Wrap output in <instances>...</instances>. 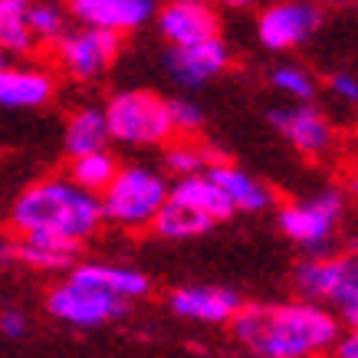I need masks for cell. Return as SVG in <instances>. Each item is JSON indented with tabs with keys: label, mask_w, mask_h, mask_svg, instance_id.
<instances>
[{
	"label": "cell",
	"mask_w": 358,
	"mask_h": 358,
	"mask_svg": "<svg viewBox=\"0 0 358 358\" xmlns=\"http://www.w3.org/2000/svg\"><path fill=\"white\" fill-rule=\"evenodd\" d=\"M230 326L253 358H315L342 336L338 315L313 299L240 306Z\"/></svg>",
	"instance_id": "obj_1"
},
{
	"label": "cell",
	"mask_w": 358,
	"mask_h": 358,
	"mask_svg": "<svg viewBox=\"0 0 358 358\" xmlns=\"http://www.w3.org/2000/svg\"><path fill=\"white\" fill-rule=\"evenodd\" d=\"M102 224L99 194L69 178H43L23 191L10 207L13 234H56L66 240H89Z\"/></svg>",
	"instance_id": "obj_2"
},
{
	"label": "cell",
	"mask_w": 358,
	"mask_h": 358,
	"mask_svg": "<svg viewBox=\"0 0 358 358\" xmlns=\"http://www.w3.org/2000/svg\"><path fill=\"white\" fill-rule=\"evenodd\" d=\"M168 178L148 164H125L115 168L112 181L99 191L102 201V220H109L122 230H145L152 227L155 214L162 210L168 197Z\"/></svg>",
	"instance_id": "obj_3"
},
{
	"label": "cell",
	"mask_w": 358,
	"mask_h": 358,
	"mask_svg": "<svg viewBox=\"0 0 358 358\" xmlns=\"http://www.w3.org/2000/svg\"><path fill=\"white\" fill-rule=\"evenodd\" d=\"M106 125L109 138L131 148H158L174 138L168 99L152 89H125L106 102Z\"/></svg>",
	"instance_id": "obj_4"
},
{
	"label": "cell",
	"mask_w": 358,
	"mask_h": 358,
	"mask_svg": "<svg viewBox=\"0 0 358 358\" xmlns=\"http://www.w3.org/2000/svg\"><path fill=\"white\" fill-rule=\"evenodd\" d=\"M348 214V197L338 187H326L315 194L293 201V204L280 207L276 224L286 237L293 240L296 247H303L306 253H326L332 247L336 234L342 230Z\"/></svg>",
	"instance_id": "obj_5"
},
{
	"label": "cell",
	"mask_w": 358,
	"mask_h": 358,
	"mask_svg": "<svg viewBox=\"0 0 358 358\" xmlns=\"http://www.w3.org/2000/svg\"><path fill=\"white\" fill-rule=\"evenodd\" d=\"M296 289L303 299L336 309L348 326L358 322V263L352 257H322L296 266Z\"/></svg>",
	"instance_id": "obj_6"
},
{
	"label": "cell",
	"mask_w": 358,
	"mask_h": 358,
	"mask_svg": "<svg viewBox=\"0 0 358 358\" xmlns=\"http://www.w3.org/2000/svg\"><path fill=\"white\" fill-rule=\"evenodd\" d=\"M53 59L69 79L76 83H96L109 73L122 53V36L112 30H99V27H66V33L56 40Z\"/></svg>",
	"instance_id": "obj_7"
},
{
	"label": "cell",
	"mask_w": 358,
	"mask_h": 358,
	"mask_svg": "<svg viewBox=\"0 0 358 358\" xmlns=\"http://www.w3.org/2000/svg\"><path fill=\"white\" fill-rule=\"evenodd\" d=\"M326 20L322 3L315 0H276L257 17V36L273 53H286L313 40Z\"/></svg>",
	"instance_id": "obj_8"
},
{
	"label": "cell",
	"mask_w": 358,
	"mask_h": 358,
	"mask_svg": "<svg viewBox=\"0 0 358 358\" xmlns=\"http://www.w3.org/2000/svg\"><path fill=\"white\" fill-rule=\"evenodd\" d=\"M46 309H50L53 319H59L66 326L96 329V326L112 322V319H122V315L129 313V303H125V299H115V296H109V293H102L96 286L66 280V282H59L56 289H50Z\"/></svg>",
	"instance_id": "obj_9"
},
{
	"label": "cell",
	"mask_w": 358,
	"mask_h": 358,
	"mask_svg": "<svg viewBox=\"0 0 358 358\" xmlns=\"http://www.w3.org/2000/svg\"><path fill=\"white\" fill-rule=\"evenodd\" d=\"M266 119L306 158H322L336 148V125L315 102L276 106V109L266 112Z\"/></svg>",
	"instance_id": "obj_10"
},
{
	"label": "cell",
	"mask_w": 358,
	"mask_h": 358,
	"mask_svg": "<svg viewBox=\"0 0 358 358\" xmlns=\"http://www.w3.org/2000/svg\"><path fill=\"white\" fill-rule=\"evenodd\" d=\"M234 63V53L224 36H210L201 43L168 46L164 50V69L181 89H204L220 73H227Z\"/></svg>",
	"instance_id": "obj_11"
},
{
	"label": "cell",
	"mask_w": 358,
	"mask_h": 358,
	"mask_svg": "<svg viewBox=\"0 0 358 358\" xmlns=\"http://www.w3.org/2000/svg\"><path fill=\"white\" fill-rule=\"evenodd\" d=\"M158 33L168 46L201 43L210 36H220V13L207 0H168L155 10Z\"/></svg>",
	"instance_id": "obj_12"
},
{
	"label": "cell",
	"mask_w": 358,
	"mask_h": 358,
	"mask_svg": "<svg viewBox=\"0 0 358 358\" xmlns=\"http://www.w3.org/2000/svg\"><path fill=\"white\" fill-rule=\"evenodd\" d=\"M69 20L125 36L155 20L158 0H66Z\"/></svg>",
	"instance_id": "obj_13"
},
{
	"label": "cell",
	"mask_w": 358,
	"mask_h": 358,
	"mask_svg": "<svg viewBox=\"0 0 358 358\" xmlns=\"http://www.w3.org/2000/svg\"><path fill=\"white\" fill-rule=\"evenodd\" d=\"M240 296L224 286H181L168 296V309L178 319L201 326H227L240 309Z\"/></svg>",
	"instance_id": "obj_14"
},
{
	"label": "cell",
	"mask_w": 358,
	"mask_h": 358,
	"mask_svg": "<svg viewBox=\"0 0 358 358\" xmlns=\"http://www.w3.org/2000/svg\"><path fill=\"white\" fill-rule=\"evenodd\" d=\"M204 174L220 187V191H224V194H227V201L234 204L237 214H263V210L276 207V191H273L266 181L253 178L250 171H243V168H237V164H230L227 158L210 162L204 168Z\"/></svg>",
	"instance_id": "obj_15"
},
{
	"label": "cell",
	"mask_w": 358,
	"mask_h": 358,
	"mask_svg": "<svg viewBox=\"0 0 358 358\" xmlns=\"http://www.w3.org/2000/svg\"><path fill=\"white\" fill-rule=\"evenodd\" d=\"M56 96V76L43 66L0 63V109H40Z\"/></svg>",
	"instance_id": "obj_16"
},
{
	"label": "cell",
	"mask_w": 358,
	"mask_h": 358,
	"mask_svg": "<svg viewBox=\"0 0 358 358\" xmlns=\"http://www.w3.org/2000/svg\"><path fill=\"white\" fill-rule=\"evenodd\" d=\"M79 240H66L56 234H17L13 243H7L10 260H20L30 270H69L79 257Z\"/></svg>",
	"instance_id": "obj_17"
},
{
	"label": "cell",
	"mask_w": 358,
	"mask_h": 358,
	"mask_svg": "<svg viewBox=\"0 0 358 358\" xmlns=\"http://www.w3.org/2000/svg\"><path fill=\"white\" fill-rule=\"evenodd\" d=\"M66 280L96 286V289L115 296V299H125V303L152 293V280H148L141 270H131V266H109V263H73Z\"/></svg>",
	"instance_id": "obj_18"
},
{
	"label": "cell",
	"mask_w": 358,
	"mask_h": 358,
	"mask_svg": "<svg viewBox=\"0 0 358 358\" xmlns=\"http://www.w3.org/2000/svg\"><path fill=\"white\" fill-rule=\"evenodd\" d=\"M210 227H217V220L210 217V214H204L201 207H194L191 201L171 194V191H168L162 210L152 220V230L164 240H191V237L207 234Z\"/></svg>",
	"instance_id": "obj_19"
},
{
	"label": "cell",
	"mask_w": 358,
	"mask_h": 358,
	"mask_svg": "<svg viewBox=\"0 0 358 358\" xmlns=\"http://www.w3.org/2000/svg\"><path fill=\"white\" fill-rule=\"evenodd\" d=\"M109 125H106V112L99 106H83L66 119V131H63V148L69 158L89 152H106L109 148Z\"/></svg>",
	"instance_id": "obj_20"
},
{
	"label": "cell",
	"mask_w": 358,
	"mask_h": 358,
	"mask_svg": "<svg viewBox=\"0 0 358 358\" xmlns=\"http://www.w3.org/2000/svg\"><path fill=\"white\" fill-rule=\"evenodd\" d=\"M30 3L33 0H0V53L30 56L36 40L30 33Z\"/></svg>",
	"instance_id": "obj_21"
},
{
	"label": "cell",
	"mask_w": 358,
	"mask_h": 358,
	"mask_svg": "<svg viewBox=\"0 0 358 358\" xmlns=\"http://www.w3.org/2000/svg\"><path fill=\"white\" fill-rule=\"evenodd\" d=\"M224 155H214L207 145L194 138H185V135H174L168 145H164V171L171 178H185V174H201L210 162H217Z\"/></svg>",
	"instance_id": "obj_22"
},
{
	"label": "cell",
	"mask_w": 358,
	"mask_h": 358,
	"mask_svg": "<svg viewBox=\"0 0 358 358\" xmlns=\"http://www.w3.org/2000/svg\"><path fill=\"white\" fill-rule=\"evenodd\" d=\"M69 27V10L56 0H33L30 3V33L36 46H53Z\"/></svg>",
	"instance_id": "obj_23"
},
{
	"label": "cell",
	"mask_w": 358,
	"mask_h": 358,
	"mask_svg": "<svg viewBox=\"0 0 358 358\" xmlns=\"http://www.w3.org/2000/svg\"><path fill=\"white\" fill-rule=\"evenodd\" d=\"M115 168H119V164H115V158L109 155V148H106V152L79 155V158H73V164H69V181H76L79 187L99 194V191L112 181Z\"/></svg>",
	"instance_id": "obj_24"
},
{
	"label": "cell",
	"mask_w": 358,
	"mask_h": 358,
	"mask_svg": "<svg viewBox=\"0 0 358 358\" xmlns=\"http://www.w3.org/2000/svg\"><path fill=\"white\" fill-rule=\"evenodd\" d=\"M270 83L276 92H282L293 102H315L319 96V79L299 63H280L270 69Z\"/></svg>",
	"instance_id": "obj_25"
},
{
	"label": "cell",
	"mask_w": 358,
	"mask_h": 358,
	"mask_svg": "<svg viewBox=\"0 0 358 358\" xmlns=\"http://www.w3.org/2000/svg\"><path fill=\"white\" fill-rule=\"evenodd\" d=\"M168 112H171V125H174V135H185V138H194L197 131L204 129V109L197 106L194 99H168Z\"/></svg>",
	"instance_id": "obj_26"
},
{
	"label": "cell",
	"mask_w": 358,
	"mask_h": 358,
	"mask_svg": "<svg viewBox=\"0 0 358 358\" xmlns=\"http://www.w3.org/2000/svg\"><path fill=\"white\" fill-rule=\"evenodd\" d=\"M329 96L336 99V102H342L345 109H358V76L355 73H348V69H338V73H332L326 83Z\"/></svg>",
	"instance_id": "obj_27"
},
{
	"label": "cell",
	"mask_w": 358,
	"mask_h": 358,
	"mask_svg": "<svg viewBox=\"0 0 358 358\" xmlns=\"http://www.w3.org/2000/svg\"><path fill=\"white\" fill-rule=\"evenodd\" d=\"M27 326H30V322H27V315H23V309H3V313H0V332H3V336L7 338H20L23 332H27Z\"/></svg>",
	"instance_id": "obj_28"
},
{
	"label": "cell",
	"mask_w": 358,
	"mask_h": 358,
	"mask_svg": "<svg viewBox=\"0 0 358 358\" xmlns=\"http://www.w3.org/2000/svg\"><path fill=\"white\" fill-rule=\"evenodd\" d=\"M332 352H336V358H358V326H352L345 336H338Z\"/></svg>",
	"instance_id": "obj_29"
},
{
	"label": "cell",
	"mask_w": 358,
	"mask_h": 358,
	"mask_svg": "<svg viewBox=\"0 0 358 358\" xmlns=\"http://www.w3.org/2000/svg\"><path fill=\"white\" fill-rule=\"evenodd\" d=\"M217 3H224V7H234V10H240V7H250L253 0H217Z\"/></svg>",
	"instance_id": "obj_30"
},
{
	"label": "cell",
	"mask_w": 358,
	"mask_h": 358,
	"mask_svg": "<svg viewBox=\"0 0 358 358\" xmlns=\"http://www.w3.org/2000/svg\"><path fill=\"white\" fill-rule=\"evenodd\" d=\"M315 3H322V7H342V3H352V0H315Z\"/></svg>",
	"instance_id": "obj_31"
},
{
	"label": "cell",
	"mask_w": 358,
	"mask_h": 358,
	"mask_svg": "<svg viewBox=\"0 0 358 358\" xmlns=\"http://www.w3.org/2000/svg\"><path fill=\"white\" fill-rule=\"evenodd\" d=\"M3 260H10V250H7V243H0V266H3Z\"/></svg>",
	"instance_id": "obj_32"
},
{
	"label": "cell",
	"mask_w": 358,
	"mask_h": 358,
	"mask_svg": "<svg viewBox=\"0 0 358 358\" xmlns=\"http://www.w3.org/2000/svg\"><path fill=\"white\" fill-rule=\"evenodd\" d=\"M0 63H7V56H3V53H0Z\"/></svg>",
	"instance_id": "obj_33"
},
{
	"label": "cell",
	"mask_w": 358,
	"mask_h": 358,
	"mask_svg": "<svg viewBox=\"0 0 358 358\" xmlns=\"http://www.w3.org/2000/svg\"><path fill=\"white\" fill-rule=\"evenodd\" d=\"M352 260H355V263H358V250H355V257H352Z\"/></svg>",
	"instance_id": "obj_34"
},
{
	"label": "cell",
	"mask_w": 358,
	"mask_h": 358,
	"mask_svg": "<svg viewBox=\"0 0 358 358\" xmlns=\"http://www.w3.org/2000/svg\"><path fill=\"white\" fill-rule=\"evenodd\" d=\"M355 326H358V322H355Z\"/></svg>",
	"instance_id": "obj_35"
}]
</instances>
